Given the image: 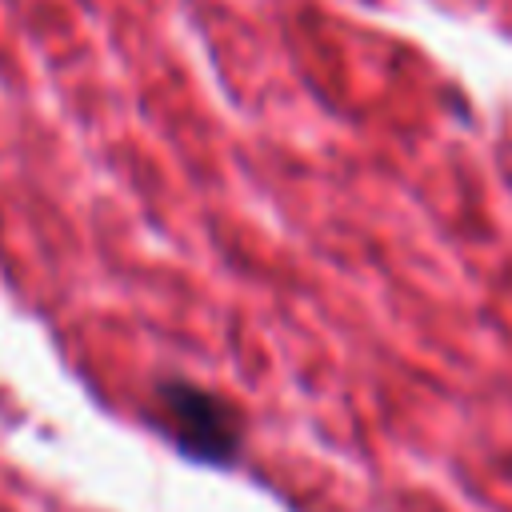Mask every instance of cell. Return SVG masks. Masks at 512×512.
I'll return each mask as SVG.
<instances>
[{"mask_svg":"<svg viewBox=\"0 0 512 512\" xmlns=\"http://www.w3.org/2000/svg\"><path fill=\"white\" fill-rule=\"evenodd\" d=\"M156 428L200 464H232L240 456V420L236 412L208 388L188 380H160L156 384Z\"/></svg>","mask_w":512,"mask_h":512,"instance_id":"obj_1","label":"cell"}]
</instances>
